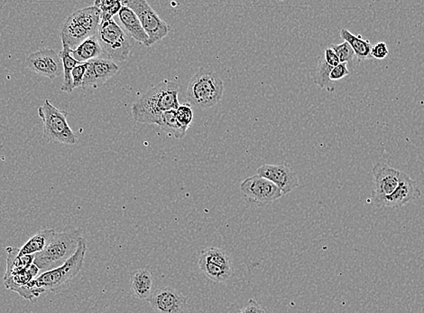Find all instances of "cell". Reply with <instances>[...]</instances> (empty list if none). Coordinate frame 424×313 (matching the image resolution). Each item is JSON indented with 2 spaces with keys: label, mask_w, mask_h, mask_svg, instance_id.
Wrapping results in <instances>:
<instances>
[{
  "label": "cell",
  "mask_w": 424,
  "mask_h": 313,
  "mask_svg": "<svg viewBox=\"0 0 424 313\" xmlns=\"http://www.w3.org/2000/svg\"><path fill=\"white\" fill-rule=\"evenodd\" d=\"M179 92V85L176 82L162 81L133 103L134 120L139 123L158 124L164 112L178 108Z\"/></svg>",
  "instance_id": "6da1fadb"
},
{
  "label": "cell",
  "mask_w": 424,
  "mask_h": 313,
  "mask_svg": "<svg viewBox=\"0 0 424 313\" xmlns=\"http://www.w3.org/2000/svg\"><path fill=\"white\" fill-rule=\"evenodd\" d=\"M87 253V243L81 237L79 245L74 256L67 260L59 267L43 272L28 283V287L34 292L36 297L45 292H56L70 281L76 277L83 267L84 259Z\"/></svg>",
  "instance_id": "7a4b0ae2"
},
{
  "label": "cell",
  "mask_w": 424,
  "mask_h": 313,
  "mask_svg": "<svg viewBox=\"0 0 424 313\" xmlns=\"http://www.w3.org/2000/svg\"><path fill=\"white\" fill-rule=\"evenodd\" d=\"M81 237L83 236L80 229L71 228L55 233L46 248L34 254V265L43 272L59 267L74 256Z\"/></svg>",
  "instance_id": "3957f363"
},
{
  "label": "cell",
  "mask_w": 424,
  "mask_h": 313,
  "mask_svg": "<svg viewBox=\"0 0 424 313\" xmlns=\"http://www.w3.org/2000/svg\"><path fill=\"white\" fill-rule=\"evenodd\" d=\"M224 94V83L215 72L200 69L191 77L186 98L191 106L208 110L217 105Z\"/></svg>",
  "instance_id": "277c9868"
},
{
  "label": "cell",
  "mask_w": 424,
  "mask_h": 313,
  "mask_svg": "<svg viewBox=\"0 0 424 313\" xmlns=\"http://www.w3.org/2000/svg\"><path fill=\"white\" fill-rule=\"evenodd\" d=\"M69 112L56 108L48 100L39 108L42 119L43 139L48 143L74 145L78 143L77 136L72 132L67 121Z\"/></svg>",
  "instance_id": "5b68a950"
},
{
  "label": "cell",
  "mask_w": 424,
  "mask_h": 313,
  "mask_svg": "<svg viewBox=\"0 0 424 313\" xmlns=\"http://www.w3.org/2000/svg\"><path fill=\"white\" fill-rule=\"evenodd\" d=\"M98 43L109 59L124 62L132 51L126 31L114 19L101 20L97 32Z\"/></svg>",
  "instance_id": "8992f818"
},
{
  "label": "cell",
  "mask_w": 424,
  "mask_h": 313,
  "mask_svg": "<svg viewBox=\"0 0 424 313\" xmlns=\"http://www.w3.org/2000/svg\"><path fill=\"white\" fill-rule=\"evenodd\" d=\"M200 270L211 282L222 283L231 279L233 268L231 257L223 249L208 248L200 252Z\"/></svg>",
  "instance_id": "52a82bcc"
},
{
  "label": "cell",
  "mask_w": 424,
  "mask_h": 313,
  "mask_svg": "<svg viewBox=\"0 0 424 313\" xmlns=\"http://www.w3.org/2000/svg\"><path fill=\"white\" fill-rule=\"evenodd\" d=\"M122 2L124 6L131 8L140 20L142 27L149 37L150 46L169 34V26L156 14L147 0H123Z\"/></svg>",
  "instance_id": "ba28073f"
},
{
  "label": "cell",
  "mask_w": 424,
  "mask_h": 313,
  "mask_svg": "<svg viewBox=\"0 0 424 313\" xmlns=\"http://www.w3.org/2000/svg\"><path fill=\"white\" fill-rule=\"evenodd\" d=\"M240 191L245 198L259 205L271 204L284 195L277 185L258 174L244 179Z\"/></svg>",
  "instance_id": "9c48e42d"
},
{
  "label": "cell",
  "mask_w": 424,
  "mask_h": 313,
  "mask_svg": "<svg viewBox=\"0 0 424 313\" xmlns=\"http://www.w3.org/2000/svg\"><path fill=\"white\" fill-rule=\"evenodd\" d=\"M372 175L374 185L372 198L374 204L381 208L384 200L392 195L399 185L402 171L384 163H377L372 170Z\"/></svg>",
  "instance_id": "30bf717a"
},
{
  "label": "cell",
  "mask_w": 424,
  "mask_h": 313,
  "mask_svg": "<svg viewBox=\"0 0 424 313\" xmlns=\"http://www.w3.org/2000/svg\"><path fill=\"white\" fill-rule=\"evenodd\" d=\"M29 71L36 72L49 79L59 77L63 72L62 59L53 49H41L25 59Z\"/></svg>",
  "instance_id": "8fae6325"
},
{
  "label": "cell",
  "mask_w": 424,
  "mask_h": 313,
  "mask_svg": "<svg viewBox=\"0 0 424 313\" xmlns=\"http://www.w3.org/2000/svg\"><path fill=\"white\" fill-rule=\"evenodd\" d=\"M147 301L156 313H184L187 305V298L169 286L156 290Z\"/></svg>",
  "instance_id": "7c38bea8"
},
{
  "label": "cell",
  "mask_w": 424,
  "mask_h": 313,
  "mask_svg": "<svg viewBox=\"0 0 424 313\" xmlns=\"http://www.w3.org/2000/svg\"><path fill=\"white\" fill-rule=\"evenodd\" d=\"M88 68L83 77L81 88L97 89L105 85L107 81L114 77L120 71V68L114 61L109 58L98 57L89 61Z\"/></svg>",
  "instance_id": "4fadbf2b"
},
{
  "label": "cell",
  "mask_w": 424,
  "mask_h": 313,
  "mask_svg": "<svg viewBox=\"0 0 424 313\" xmlns=\"http://www.w3.org/2000/svg\"><path fill=\"white\" fill-rule=\"evenodd\" d=\"M258 175L277 185L284 195L291 193L299 185V179L295 171L286 165L265 164L258 168Z\"/></svg>",
  "instance_id": "5bb4252c"
},
{
  "label": "cell",
  "mask_w": 424,
  "mask_h": 313,
  "mask_svg": "<svg viewBox=\"0 0 424 313\" xmlns=\"http://www.w3.org/2000/svg\"><path fill=\"white\" fill-rule=\"evenodd\" d=\"M39 272L40 269L33 263L28 268L6 272L4 285L6 288L17 292L24 299L33 301L36 298V294L28 288V285L32 280L39 276Z\"/></svg>",
  "instance_id": "9a60e30c"
},
{
  "label": "cell",
  "mask_w": 424,
  "mask_h": 313,
  "mask_svg": "<svg viewBox=\"0 0 424 313\" xmlns=\"http://www.w3.org/2000/svg\"><path fill=\"white\" fill-rule=\"evenodd\" d=\"M422 196V192L418 188L416 182L407 174L402 172L399 185L392 195L388 196L383 202L381 208H398L418 200Z\"/></svg>",
  "instance_id": "2e32d148"
},
{
  "label": "cell",
  "mask_w": 424,
  "mask_h": 313,
  "mask_svg": "<svg viewBox=\"0 0 424 313\" xmlns=\"http://www.w3.org/2000/svg\"><path fill=\"white\" fill-rule=\"evenodd\" d=\"M118 14L124 30L127 32L136 41L141 43L147 48H150L149 37L142 27L140 20L131 8L123 5Z\"/></svg>",
  "instance_id": "e0dca14e"
},
{
  "label": "cell",
  "mask_w": 424,
  "mask_h": 313,
  "mask_svg": "<svg viewBox=\"0 0 424 313\" xmlns=\"http://www.w3.org/2000/svg\"><path fill=\"white\" fill-rule=\"evenodd\" d=\"M91 37H92V34L79 24L74 17L72 16L67 17L65 24L63 26L62 32H61V39H62L63 45H66L70 49L74 50L81 43Z\"/></svg>",
  "instance_id": "ac0fdd59"
},
{
  "label": "cell",
  "mask_w": 424,
  "mask_h": 313,
  "mask_svg": "<svg viewBox=\"0 0 424 313\" xmlns=\"http://www.w3.org/2000/svg\"><path fill=\"white\" fill-rule=\"evenodd\" d=\"M153 275L148 269H138L130 276V288L134 296L139 300H147L152 294Z\"/></svg>",
  "instance_id": "d6986e66"
},
{
  "label": "cell",
  "mask_w": 424,
  "mask_h": 313,
  "mask_svg": "<svg viewBox=\"0 0 424 313\" xmlns=\"http://www.w3.org/2000/svg\"><path fill=\"white\" fill-rule=\"evenodd\" d=\"M103 53V50L98 43L97 34L87 39L74 50L71 49L72 57L80 63H87L95 58H98Z\"/></svg>",
  "instance_id": "ffe728a7"
},
{
  "label": "cell",
  "mask_w": 424,
  "mask_h": 313,
  "mask_svg": "<svg viewBox=\"0 0 424 313\" xmlns=\"http://www.w3.org/2000/svg\"><path fill=\"white\" fill-rule=\"evenodd\" d=\"M56 233L54 229H43L32 236L21 248L19 249V256L36 254L46 248L50 240Z\"/></svg>",
  "instance_id": "44dd1931"
},
{
  "label": "cell",
  "mask_w": 424,
  "mask_h": 313,
  "mask_svg": "<svg viewBox=\"0 0 424 313\" xmlns=\"http://www.w3.org/2000/svg\"><path fill=\"white\" fill-rule=\"evenodd\" d=\"M341 37L344 41L350 43L358 59L368 60L373 58L371 56V50L373 46L371 45L368 40L362 39L361 37L355 36V34L345 28L341 29Z\"/></svg>",
  "instance_id": "7402d4cb"
},
{
  "label": "cell",
  "mask_w": 424,
  "mask_h": 313,
  "mask_svg": "<svg viewBox=\"0 0 424 313\" xmlns=\"http://www.w3.org/2000/svg\"><path fill=\"white\" fill-rule=\"evenodd\" d=\"M59 56L61 59H62L63 74H65L61 90L63 92H67V94H71L74 91V88H72V72L75 66L79 65L80 63L72 57L71 49L66 45H63V50L60 52Z\"/></svg>",
  "instance_id": "603a6c76"
},
{
  "label": "cell",
  "mask_w": 424,
  "mask_h": 313,
  "mask_svg": "<svg viewBox=\"0 0 424 313\" xmlns=\"http://www.w3.org/2000/svg\"><path fill=\"white\" fill-rule=\"evenodd\" d=\"M162 130L168 133L170 136L176 139H184L186 135L187 129L182 127L179 121H177L176 110H171V111L165 112L160 117V120L156 124Z\"/></svg>",
  "instance_id": "cb8c5ba5"
},
{
  "label": "cell",
  "mask_w": 424,
  "mask_h": 313,
  "mask_svg": "<svg viewBox=\"0 0 424 313\" xmlns=\"http://www.w3.org/2000/svg\"><path fill=\"white\" fill-rule=\"evenodd\" d=\"M333 68L326 62L324 56L319 58L317 66L313 72V82L321 88L326 89L328 92L335 91V87L330 79V72Z\"/></svg>",
  "instance_id": "d4e9b609"
},
{
  "label": "cell",
  "mask_w": 424,
  "mask_h": 313,
  "mask_svg": "<svg viewBox=\"0 0 424 313\" xmlns=\"http://www.w3.org/2000/svg\"><path fill=\"white\" fill-rule=\"evenodd\" d=\"M94 6L100 10L101 20H107L120 12L123 2L122 0H95Z\"/></svg>",
  "instance_id": "484cf974"
},
{
  "label": "cell",
  "mask_w": 424,
  "mask_h": 313,
  "mask_svg": "<svg viewBox=\"0 0 424 313\" xmlns=\"http://www.w3.org/2000/svg\"><path fill=\"white\" fill-rule=\"evenodd\" d=\"M177 121L185 129H189L193 123L194 112L193 106L190 103L180 104L178 108L176 110Z\"/></svg>",
  "instance_id": "4316f807"
},
{
  "label": "cell",
  "mask_w": 424,
  "mask_h": 313,
  "mask_svg": "<svg viewBox=\"0 0 424 313\" xmlns=\"http://www.w3.org/2000/svg\"><path fill=\"white\" fill-rule=\"evenodd\" d=\"M330 48L335 52L341 63H353L357 57L352 48L348 42L344 41L339 45H332Z\"/></svg>",
  "instance_id": "83f0119b"
},
{
  "label": "cell",
  "mask_w": 424,
  "mask_h": 313,
  "mask_svg": "<svg viewBox=\"0 0 424 313\" xmlns=\"http://www.w3.org/2000/svg\"><path fill=\"white\" fill-rule=\"evenodd\" d=\"M88 68V63H79L75 66L72 72V88L77 89L83 86V77Z\"/></svg>",
  "instance_id": "f1b7e54d"
},
{
  "label": "cell",
  "mask_w": 424,
  "mask_h": 313,
  "mask_svg": "<svg viewBox=\"0 0 424 313\" xmlns=\"http://www.w3.org/2000/svg\"><path fill=\"white\" fill-rule=\"evenodd\" d=\"M348 74H350V70H348V63H341L333 68L332 72H330V79L332 82H335V81L343 79Z\"/></svg>",
  "instance_id": "f546056e"
},
{
  "label": "cell",
  "mask_w": 424,
  "mask_h": 313,
  "mask_svg": "<svg viewBox=\"0 0 424 313\" xmlns=\"http://www.w3.org/2000/svg\"><path fill=\"white\" fill-rule=\"evenodd\" d=\"M388 45L384 42L377 43L376 46L372 48L371 56L373 58H376V59H385V58L388 57Z\"/></svg>",
  "instance_id": "4dcf8cb0"
},
{
  "label": "cell",
  "mask_w": 424,
  "mask_h": 313,
  "mask_svg": "<svg viewBox=\"0 0 424 313\" xmlns=\"http://www.w3.org/2000/svg\"><path fill=\"white\" fill-rule=\"evenodd\" d=\"M237 313H267V312L257 301L251 299L248 303L240 309Z\"/></svg>",
  "instance_id": "1f68e13d"
},
{
  "label": "cell",
  "mask_w": 424,
  "mask_h": 313,
  "mask_svg": "<svg viewBox=\"0 0 424 313\" xmlns=\"http://www.w3.org/2000/svg\"><path fill=\"white\" fill-rule=\"evenodd\" d=\"M324 57L326 62L329 63L330 66H332V68H335L339 63H341L338 56H337V54L332 48H327L326 50H325Z\"/></svg>",
  "instance_id": "d6a6232c"
},
{
  "label": "cell",
  "mask_w": 424,
  "mask_h": 313,
  "mask_svg": "<svg viewBox=\"0 0 424 313\" xmlns=\"http://www.w3.org/2000/svg\"><path fill=\"white\" fill-rule=\"evenodd\" d=\"M280 1H284V0H280Z\"/></svg>",
  "instance_id": "836d02e7"
},
{
  "label": "cell",
  "mask_w": 424,
  "mask_h": 313,
  "mask_svg": "<svg viewBox=\"0 0 424 313\" xmlns=\"http://www.w3.org/2000/svg\"><path fill=\"white\" fill-rule=\"evenodd\" d=\"M122 1H123V0H122Z\"/></svg>",
  "instance_id": "e575fe53"
}]
</instances>
